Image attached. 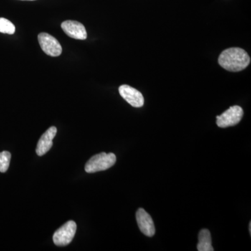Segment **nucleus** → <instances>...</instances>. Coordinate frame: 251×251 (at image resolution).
I'll list each match as a JSON object with an SVG mask.
<instances>
[{"mask_svg":"<svg viewBox=\"0 0 251 251\" xmlns=\"http://www.w3.org/2000/svg\"><path fill=\"white\" fill-rule=\"evenodd\" d=\"M251 57L240 48L225 50L219 57V64L226 70L232 72L244 70L250 64Z\"/></svg>","mask_w":251,"mask_h":251,"instance_id":"nucleus-1","label":"nucleus"},{"mask_svg":"<svg viewBox=\"0 0 251 251\" xmlns=\"http://www.w3.org/2000/svg\"><path fill=\"white\" fill-rule=\"evenodd\" d=\"M115 153L102 152L92 156L85 164V170L87 173L103 171L111 168L116 163Z\"/></svg>","mask_w":251,"mask_h":251,"instance_id":"nucleus-2","label":"nucleus"},{"mask_svg":"<svg viewBox=\"0 0 251 251\" xmlns=\"http://www.w3.org/2000/svg\"><path fill=\"white\" fill-rule=\"evenodd\" d=\"M77 226L74 221H69L54 232L53 242L57 247L69 245L76 232Z\"/></svg>","mask_w":251,"mask_h":251,"instance_id":"nucleus-3","label":"nucleus"},{"mask_svg":"<svg viewBox=\"0 0 251 251\" xmlns=\"http://www.w3.org/2000/svg\"><path fill=\"white\" fill-rule=\"evenodd\" d=\"M244 116V110L239 105L230 107L222 115L216 116V124L220 128H227L237 125Z\"/></svg>","mask_w":251,"mask_h":251,"instance_id":"nucleus-4","label":"nucleus"},{"mask_svg":"<svg viewBox=\"0 0 251 251\" xmlns=\"http://www.w3.org/2000/svg\"><path fill=\"white\" fill-rule=\"evenodd\" d=\"M39 45L41 49L48 55L58 57L62 54V48L55 38L47 33H41L38 36Z\"/></svg>","mask_w":251,"mask_h":251,"instance_id":"nucleus-5","label":"nucleus"},{"mask_svg":"<svg viewBox=\"0 0 251 251\" xmlns=\"http://www.w3.org/2000/svg\"><path fill=\"white\" fill-rule=\"evenodd\" d=\"M119 92L122 98L134 108L143 106L145 100L143 94L133 87L127 85H121L119 88Z\"/></svg>","mask_w":251,"mask_h":251,"instance_id":"nucleus-6","label":"nucleus"},{"mask_svg":"<svg viewBox=\"0 0 251 251\" xmlns=\"http://www.w3.org/2000/svg\"><path fill=\"white\" fill-rule=\"evenodd\" d=\"M136 221L142 233L149 237H153L156 232L152 218L143 208L136 212Z\"/></svg>","mask_w":251,"mask_h":251,"instance_id":"nucleus-7","label":"nucleus"},{"mask_svg":"<svg viewBox=\"0 0 251 251\" xmlns=\"http://www.w3.org/2000/svg\"><path fill=\"white\" fill-rule=\"evenodd\" d=\"M61 27L67 36L77 40H85L87 37V31L83 25L74 21H66Z\"/></svg>","mask_w":251,"mask_h":251,"instance_id":"nucleus-8","label":"nucleus"},{"mask_svg":"<svg viewBox=\"0 0 251 251\" xmlns=\"http://www.w3.org/2000/svg\"><path fill=\"white\" fill-rule=\"evenodd\" d=\"M57 131V128L52 126L41 135L36 146V152L38 156H43L50 150L52 146V140L55 137Z\"/></svg>","mask_w":251,"mask_h":251,"instance_id":"nucleus-9","label":"nucleus"},{"mask_svg":"<svg viewBox=\"0 0 251 251\" xmlns=\"http://www.w3.org/2000/svg\"><path fill=\"white\" fill-rule=\"evenodd\" d=\"M198 251H214V249L211 245V237L209 230L207 229H201L198 235Z\"/></svg>","mask_w":251,"mask_h":251,"instance_id":"nucleus-10","label":"nucleus"},{"mask_svg":"<svg viewBox=\"0 0 251 251\" xmlns=\"http://www.w3.org/2000/svg\"><path fill=\"white\" fill-rule=\"evenodd\" d=\"M16 27L11 21L6 18H0V32L3 34H14Z\"/></svg>","mask_w":251,"mask_h":251,"instance_id":"nucleus-11","label":"nucleus"},{"mask_svg":"<svg viewBox=\"0 0 251 251\" xmlns=\"http://www.w3.org/2000/svg\"><path fill=\"white\" fill-rule=\"evenodd\" d=\"M11 155L9 151H4L0 152V172L6 173L9 169Z\"/></svg>","mask_w":251,"mask_h":251,"instance_id":"nucleus-12","label":"nucleus"},{"mask_svg":"<svg viewBox=\"0 0 251 251\" xmlns=\"http://www.w3.org/2000/svg\"><path fill=\"white\" fill-rule=\"evenodd\" d=\"M249 232L251 234V222L249 224Z\"/></svg>","mask_w":251,"mask_h":251,"instance_id":"nucleus-13","label":"nucleus"},{"mask_svg":"<svg viewBox=\"0 0 251 251\" xmlns=\"http://www.w3.org/2000/svg\"><path fill=\"white\" fill-rule=\"evenodd\" d=\"M23 1H34V0H23Z\"/></svg>","mask_w":251,"mask_h":251,"instance_id":"nucleus-14","label":"nucleus"}]
</instances>
